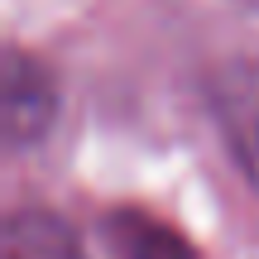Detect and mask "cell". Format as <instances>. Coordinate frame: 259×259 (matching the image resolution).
<instances>
[{"mask_svg":"<svg viewBox=\"0 0 259 259\" xmlns=\"http://www.w3.org/2000/svg\"><path fill=\"white\" fill-rule=\"evenodd\" d=\"M211 106L231 154L259 187V58H235L211 77Z\"/></svg>","mask_w":259,"mask_h":259,"instance_id":"6da1fadb","label":"cell"},{"mask_svg":"<svg viewBox=\"0 0 259 259\" xmlns=\"http://www.w3.org/2000/svg\"><path fill=\"white\" fill-rule=\"evenodd\" d=\"M53 111H58L53 77L29 53L10 48L5 53V135H10V149H24L34 139H44L48 125H53Z\"/></svg>","mask_w":259,"mask_h":259,"instance_id":"7a4b0ae2","label":"cell"},{"mask_svg":"<svg viewBox=\"0 0 259 259\" xmlns=\"http://www.w3.org/2000/svg\"><path fill=\"white\" fill-rule=\"evenodd\" d=\"M106 235L120 250V259H197V250L178 231H168L163 221L144 211H115L106 216Z\"/></svg>","mask_w":259,"mask_h":259,"instance_id":"3957f363","label":"cell"},{"mask_svg":"<svg viewBox=\"0 0 259 259\" xmlns=\"http://www.w3.org/2000/svg\"><path fill=\"white\" fill-rule=\"evenodd\" d=\"M5 259H82L77 240L48 211H15L5 226Z\"/></svg>","mask_w":259,"mask_h":259,"instance_id":"277c9868","label":"cell"},{"mask_svg":"<svg viewBox=\"0 0 259 259\" xmlns=\"http://www.w3.org/2000/svg\"><path fill=\"white\" fill-rule=\"evenodd\" d=\"M250 5H259V0H250Z\"/></svg>","mask_w":259,"mask_h":259,"instance_id":"5b68a950","label":"cell"}]
</instances>
